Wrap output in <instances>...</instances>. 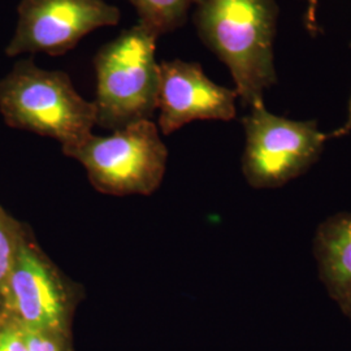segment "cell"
Listing matches in <instances>:
<instances>
[{
    "label": "cell",
    "mask_w": 351,
    "mask_h": 351,
    "mask_svg": "<svg viewBox=\"0 0 351 351\" xmlns=\"http://www.w3.org/2000/svg\"><path fill=\"white\" fill-rule=\"evenodd\" d=\"M193 8L198 36L228 66L242 106L263 103L277 82L276 0H197Z\"/></svg>",
    "instance_id": "obj_1"
},
{
    "label": "cell",
    "mask_w": 351,
    "mask_h": 351,
    "mask_svg": "<svg viewBox=\"0 0 351 351\" xmlns=\"http://www.w3.org/2000/svg\"><path fill=\"white\" fill-rule=\"evenodd\" d=\"M0 113L5 124L58 141L63 151L93 134L97 112L63 71L38 66L33 59L14 63L0 78Z\"/></svg>",
    "instance_id": "obj_2"
},
{
    "label": "cell",
    "mask_w": 351,
    "mask_h": 351,
    "mask_svg": "<svg viewBox=\"0 0 351 351\" xmlns=\"http://www.w3.org/2000/svg\"><path fill=\"white\" fill-rule=\"evenodd\" d=\"M159 37L136 24L103 45L94 56L97 75V125L114 132L152 120L158 111L160 71L156 60Z\"/></svg>",
    "instance_id": "obj_3"
},
{
    "label": "cell",
    "mask_w": 351,
    "mask_h": 351,
    "mask_svg": "<svg viewBox=\"0 0 351 351\" xmlns=\"http://www.w3.org/2000/svg\"><path fill=\"white\" fill-rule=\"evenodd\" d=\"M84 294V288L51 261L26 226L7 280L0 319L25 330L71 339L72 317Z\"/></svg>",
    "instance_id": "obj_4"
},
{
    "label": "cell",
    "mask_w": 351,
    "mask_h": 351,
    "mask_svg": "<svg viewBox=\"0 0 351 351\" xmlns=\"http://www.w3.org/2000/svg\"><path fill=\"white\" fill-rule=\"evenodd\" d=\"M82 164L90 184L107 195H151L163 182L168 149L152 120L121 128L110 136L91 134L63 151Z\"/></svg>",
    "instance_id": "obj_5"
},
{
    "label": "cell",
    "mask_w": 351,
    "mask_h": 351,
    "mask_svg": "<svg viewBox=\"0 0 351 351\" xmlns=\"http://www.w3.org/2000/svg\"><path fill=\"white\" fill-rule=\"evenodd\" d=\"M245 151L242 172L254 189H277L306 173L319 159L329 134L316 121H295L251 107L242 119Z\"/></svg>",
    "instance_id": "obj_6"
},
{
    "label": "cell",
    "mask_w": 351,
    "mask_h": 351,
    "mask_svg": "<svg viewBox=\"0 0 351 351\" xmlns=\"http://www.w3.org/2000/svg\"><path fill=\"white\" fill-rule=\"evenodd\" d=\"M120 20V10L106 0H21L5 55L60 56L94 30L117 25Z\"/></svg>",
    "instance_id": "obj_7"
},
{
    "label": "cell",
    "mask_w": 351,
    "mask_h": 351,
    "mask_svg": "<svg viewBox=\"0 0 351 351\" xmlns=\"http://www.w3.org/2000/svg\"><path fill=\"white\" fill-rule=\"evenodd\" d=\"M159 71L158 128L164 136L198 120L236 119V90L213 82L199 64L165 60L159 63Z\"/></svg>",
    "instance_id": "obj_8"
},
{
    "label": "cell",
    "mask_w": 351,
    "mask_h": 351,
    "mask_svg": "<svg viewBox=\"0 0 351 351\" xmlns=\"http://www.w3.org/2000/svg\"><path fill=\"white\" fill-rule=\"evenodd\" d=\"M314 254L329 297L351 322V213H336L319 226Z\"/></svg>",
    "instance_id": "obj_9"
},
{
    "label": "cell",
    "mask_w": 351,
    "mask_h": 351,
    "mask_svg": "<svg viewBox=\"0 0 351 351\" xmlns=\"http://www.w3.org/2000/svg\"><path fill=\"white\" fill-rule=\"evenodd\" d=\"M137 11L138 24L158 37L185 25L197 0H128Z\"/></svg>",
    "instance_id": "obj_10"
},
{
    "label": "cell",
    "mask_w": 351,
    "mask_h": 351,
    "mask_svg": "<svg viewBox=\"0 0 351 351\" xmlns=\"http://www.w3.org/2000/svg\"><path fill=\"white\" fill-rule=\"evenodd\" d=\"M26 224L16 220L0 206V311L19 245Z\"/></svg>",
    "instance_id": "obj_11"
},
{
    "label": "cell",
    "mask_w": 351,
    "mask_h": 351,
    "mask_svg": "<svg viewBox=\"0 0 351 351\" xmlns=\"http://www.w3.org/2000/svg\"><path fill=\"white\" fill-rule=\"evenodd\" d=\"M0 351H30L25 329L7 319H0Z\"/></svg>",
    "instance_id": "obj_12"
},
{
    "label": "cell",
    "mask_w": 351,
    "mask_h": 351,
    "mask_svg": "<svg viewBox=\"0 0 351 351\" xmlns=\"http://www.w3.org/2000/svg\"><path fill=\"white\" fill-rule=\"evenodd\" d=\"M25 333L30 351H71V339L38 330H25Z\"/></svg>",
    "instance_id": "obj_13"
},
{
    "label": "cell",
    "mask_w": 351,
    "mask_h": 351,
    "mask_svg": "<svg viewBox=\"0 0 351 351\" xmlns=\"http://www.w3.org/2000/svg\"><path fill=\"white\" fill-rule=\"evenodd\" d=\"M307 7H306V14H304V25L310 34L315 36L319 32V26L316 21V10L319 0H306Z\"/></svg>",
    "instance_id": "obj_14"
},
{
    "label": "cell",
    "mask_w": 351,
    "mask_h": 351,
    "mask_svg": "<svg viewBox=\"0 0 351 351\" xmlns=\"http://www.w3.org/2000/svg\"><path fill=\"white\" fill-rule=\"evenodd\" d=\"M351 130V98L350 103H349V114H348V121L345 123V125L342 126V128H339V130H336L332 136L333 137H342V136H345V134H348L349 132ZM330 136V137H332Z\"/></svg>",
    "instance_id": "obj_15"
}]
</instances>
